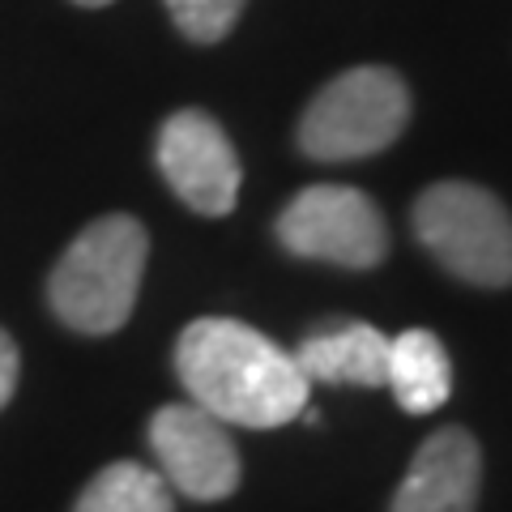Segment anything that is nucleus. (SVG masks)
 Segmentation results:
<instances>
[{
	"mask_svg": "<svg viewBox=\"0 0 512 512\" xmlns=\"http://www.w3.org/2000/svg\"><path fill=\"white\" fill-rule=\"evenodd\" d=\"M175 376L192 406L218 423L269 431L308 410V376L295 355L244 320L201 316L175 342Z\"/></svg>",
	"mask_w": 512,
	"mask_h": 512,
	"instance_id": "nucleus-1",
	"label": "nucleus"
},
{
	"mask_svg": "<svg viewBox=\"0 0 512 512\" xmlns=\"http://www.w3.org/2000/svg\"><path fill=\"white\" fill-rule=\"evenodd\" d=\"M150 235L133 214H107L73 239L47 278V299L60 325L86 338L116 333L137 308Z\"/></svg>",
	"mask_w": 512,
	"mask_h": 512,
	"instance_id": "nucleus-2",
	"label": "nucleus"
},
{
	"mask_svg": "<svg viewBox=\"0 0 512 512\" xmlns=\"http://www.w3.org/2000/svg\"><path fill=\"white\" fill-rule=\"evenodd\" d=\"M410 120V90L384 64H359L316 94L299 120V150L316 163H350L389 150Z\"/></svg>",
	"mask_w": 512,
	"mask_h": 512,
	"instance_id": "nucleus-3",
	"label": "nucleus"
},
{
	"mask_svg": "<svg viewBox=\"0 0 512 512\" xmlns=\"http://www.w3.org/2000/svg\"><path fill=\"white\" fill-rule=\"evenodd\" d=\"M414 235L461 282L512 286V214L495 192L440 180L414 201Z\"/></svg>",
	"mask_w": 512,
	"mask_h": 512,
	"instance_id": "nucleus-4",
	"label": "nucleus"
},
{
	"mask_svg": "<svg viewBox=\"0 0 512 512\" xmlns=\"http://www.w3.org/2000/svg\"><path fill=\"white\" fill-rule=\"evenodd\" d=\"M278 244L342 269H376L389 252V227L376 201L346 184H312L278 214Z\"/></svg>",
	"mask_w": 512,
	"mask_h": 512,
	"instance_id": "nucleus-5",
	"label": "nucleus"
},
{
	"mask_svg": "<svg viewBox=\"0 0 512 512\" xmlns=\"http://www.w3.org/2000/svg\"><path fill=\"white\" fill-rule=\"evenodd\" d=\"M150 448H154L158 474L167 478V487L197 504L227 500L239 487V474H244L227 423H218L214 414H205L192 402L184 406L171 402L163 410H154Z\"/></svg>",
	"mask_w": 512,
	"mask_h": 512,
	"instance_id": "nucleus-6",
	"label": "nucleus"
},
{
	"mask_svg": "<svg viewBox=\"0 0 512 512\" xmlns=\"http://www.w3.org/2000/svg\"><path fill=\"white\" fill-rule=\"evenodd\" d=\"M158 171L188 210L205 218H227L239 201V154L214 116L184 107L158 133Z\"/></svg>",
	"mask_w": 512,
	"mask_h": 512,
	"instance_id": "nucleus-7",
	"label": "nucleus"
},
{
	"mask_svg": "<svg viewBox=\"0 0 512 512\" xmlns=\"http://www.w3.org/2000/svg\"><path fill=\"white\" fill-rule=\"evenodd\" d=\"M483 491V448L466 427H440L419 444L389 512H474Z\"/></svg>",
	"mask_w": 512,
	"mask_h": 512,
	"instance_id": "nucleus-8",
	"label": "nucleus"
},
{
	"mask_svg": "<svg viewBox=\"0 0 512 512\" xmlns=\"http://www.w3.org/2000/svg\"><path fill=\"white\" fill-rule=\"evenodd\" d=\"M299 372L308 384H355V389H380L389 372V338L363 320L316 329L295 350Z\"/></svg>",
	"mask_w": 512,
	"mask_h": 512,
	"instance_id": "nucleus-9",
	"label": "nucleus"
},
{
	"mask_svg": "<svg viewBox=\"0 0 512 512\" xmlns=\"http://www.w3.org/2000/svg\"><path fill=\"white\" fill-rule=\"evenodd\" d=\"M384 384L393 389L397 406L406 414H431L453 393V363L448 350L431 329H406L402 338H389V372Z\"/></svg>",
	"mask_w": 512,
	"mask_h": 512,
	"instance_id": "nucleus-10",
	"label": "nucleus"
},
{
	"mask_svg": "<svg viewBox=\"0 0 512 512\" xmlns=\"http://www.w3.org/2000/svg\"><path fill=\"white\" fill-rule=\"evenodd\" d=\"M73 512H175L167 478L141 461H111L77 495Z\"/></svg>",
	"mask_w": 512,
	"mask_h": 512,
	"instance_id": "nucleus-11",
	"label": "nucleus"
},
{
	"mask_svg": "<svg viewBox=\"0 0 512 512\" xmlns=\"http://www.w3.org/2000/svg\"><path fill=\"white\" fill-rule=\"evenodd\" d=\"M248 0H167L175 26L184 30L192 43H218L227 39Z\"/></svg>",
	"mask_w": 512,
	"mask_h": 512,
	"instance_id": "nucleus-12",
	"label": "nucleus"
},
{
	"mask_svg": "<svg viewBox=\"0 0 512 512\" xmlns=\"http://www.w3.org/2000/svg\"><path fill=\"white\" fill-rule=\"evenodd\" d=\"M18 372H22V359H18V342L0 329V410L13 402L18 393Z\"/></svg>",
	"mask_w": 512,
	"mask_h": 512,
	"instance_id": "nucleus-13",
	"label": "nucleus"
},
{
	"mask_svg": "<svg viewBox=\"0 0 512 512\" xmlns=\"http://www.w3.org/2000/svg\"><path fill=\"white\" fill-rule=\"evenodd\" d=\"M73 5H86V9H103V5H111V0H73Z\"/></svg>",
	"mask_w": 512,
	"mask_h": 512,
	"instance_id": "nucleus-14",
	"label": "nucleus"
}]
</instances>
